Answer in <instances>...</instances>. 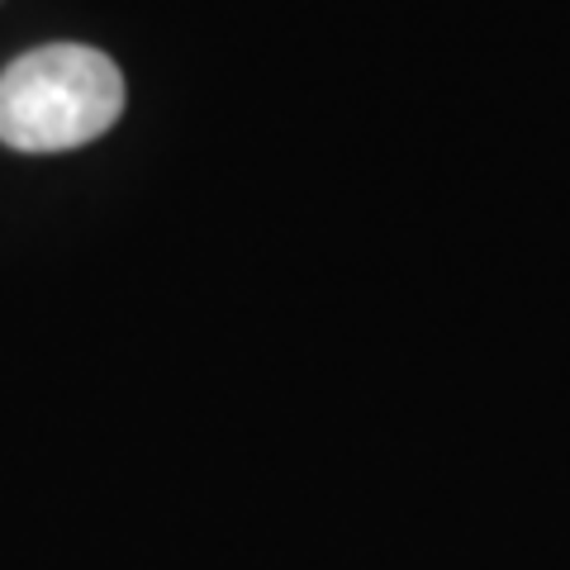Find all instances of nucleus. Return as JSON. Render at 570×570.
I'll use <instances>...</instances> for the list:
<instances>
[{"mask_svg":"<svg viewBox=\"0 0 570 570\" xmlns=\"http://www.w3.org/2000/svg\"><path fill=\"white\" fill-rule=\"evenodd\" d=\"M124 115V77L100 48L48 43L0 71V142L14 153H71Z\"/></svg>","mask_w":570,"mask_h":570,"instance_id":"nucleus-1","label":"nucleus"}]
</instances>
